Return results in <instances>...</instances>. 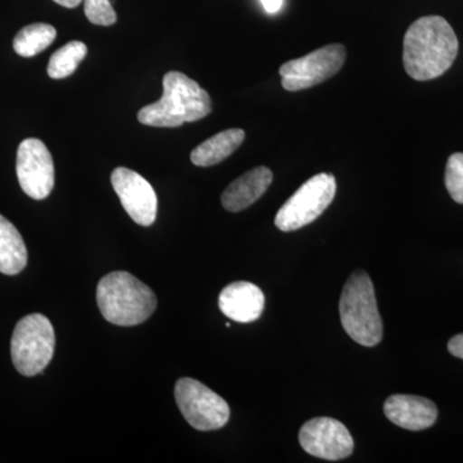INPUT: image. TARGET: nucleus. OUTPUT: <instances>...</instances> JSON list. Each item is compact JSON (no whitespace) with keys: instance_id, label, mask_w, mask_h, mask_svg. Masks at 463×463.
Listing matches in <instances>:
<instances>
[{"instance_id":"obj_1","label":"nucleus","mask_w":463,"mask_h":463,"mask_svg":"<svg viewBox=\"0 0 463 463\" xmlns=\"http://www.w3.org/2000/svg\"><path fill=\"white\" fill-rule=\"evenodd\" d=\"M457 53L458 39L446 18H419L405 33L404 69L414 80H431L443 75L455 62Z\"/></svg>"},{"instance_id":"obj_2","label":"nucleus","mask_w":463,"mask_h":463,"mask_svg":"<svg viewBox=\"0 0 463 463\" xmlns=\"http://www.w3.org/2000/svg\"><path fill=\"white\" fill-rule=\"evenodd\" d=\"M163 85V97L139 109V123L148 127L178 128L199 121L212 112L209 93L183 72H167Z\"/></svg>"},{"instance_id":"obj_3","label":"nucleus","mask_w":463,"mask_h":463,"mask_svg":"<svg viewBox=\"0 0 463 463\" xmlns=\"http://www.w3.org/2000/svg\"><path fill=\"white\" fill-rule=\"evenodd\" d=\"M97 304L106 321L130 327L154 315L156 295L133 274L118 270L103 277L97 286Z\"/></svg>"},{"instance_id":"obj_4","label":"nucleus","mask_w":463,"mask_h":463,"mask_svg":"<svg viewBox=\"0 0 463 463\" xmlns=\"http://www.w3.org/2000/svg\"><path fill=\"white\" fill-rule=\"evenodd\" d=\"M339 310L341 325L355 343L368 347L379 345L383 340V319L373 283L364 270H355L347 279Z\"/></svg>"},{"instance_id":"obj_5","label":"nucleus","mask_w":463,"mask_h":463,"mask_svg":"<svg viewBox=\"0 0 463 463\" xmlns=\"http://www.w3.org/2000/svg\"><path fill=\"white\" fill-rule=\"evenodd\" d=\"M54 347L56 335L50 319L33 313L24 317L14 327L11 340L12 362L23 376H36L51 364Z\"/></svg>"},{"instance_id":"obj_6","label":"nucleus","mask_w":463,"mask_h":463,"mask_svg":"<svg viewBox=\"0 0 463 463\" xmlns=\"http://www.w3.org/2000/svg\"><path fill=\"white\" fill-rule=\"evenodd\" d=\"M336 194V179L321 173L304 183L277 213L274 224L282 232L300 230L313 223L331 205Z\"/></svg>"},{"instance_id":"obj_7","label":"nucleus","mask_w":463,"mask_h":463,"mask_svg":"<svg viewBox=\"0 0 463 463\" xmlns=\"http://www.w3.org/2000/svg\"><path fill=\"white\" fill-rule=\"evenodd\" d=\"M174 394L185 421L196 430H219L230 421V405L200 381L179 379Z\"/></svg>"},{"instance_id":"obj_8","label":"nucleus","mask_w":463,"mask_h":463,"mask_svg":"<svg viewBox=\"0 0 463 463\" xmlns=\"http://www.w3.org/2000/svg\"><path fill=\"white\" fill-rule=\"evenodd\" d=\"M346 50L343 44H330L307 56L283 63L279 69L282 87L288 91L307 90L328 80L343 69Z\"/></svg>"},{"instance_id":"obj_9","label":"nucleus","mask_w":463,"mask_h":463,"mask_svg":"<svg viewBox=\"0 0 463 463\" xmlns=\"http://www.w3.org/2000/svg\"><path fill=\"white\" fill-rule=\"evenodd\" d=\"M16 172L21 188L33 200H44L54 187V164L50 149L41 139L21 142Z\"/></svg>"},{"instance_id":"obj_10","label":"nucleus","mask_w":463,"mask_h":463,"mask_svg":"<svg viewBox=\"0 0 463 463\" xmlns=\"http://www.w3.org/2000/svg\"><path fill=\"white\" fill-rule=\"evenodd\" d=\"M298 441L310 456L327 461H340L354 450V440L346 426L331 417H316L304 423Z\"/></svg>"},{"instance_id":"obj_11","label":"nucleus","mask_w":463,"mask_h":463,"mask_svg":"<svg viewBox=\"0 0 463 463\" xmlns=\"http://www.w3.org/2000/svg\"><path fill=\"white\" fill-rule=\"evenodd\" d=\"M111 183L125 212L137 224L149 227L155 223L156 192L142 175L128 167H116L111 174Z\"/></svg>"},{"instance_id":"obj_12","label":"nucleus","mask_w":463,"mask_h":463,"mask_svg":"<svg viewBox=\"0 0 463 463\" xmlns=\"http://www.w3.org/2000/svg\"><path fill=\"white\" fill-rule=\"evenodd\" d=\"M383 412L399 428L412 431L426 430L438 419L434 402L417 395H392L383 404Z\"/></svg>"},{"instance_id":"obj_13","label":"nucleus","mask_w":463,"mask_h":463,"mask_svg":"<svg viewBox=\"0 0 463 463\" xmlns=\"http://www.w3.org/2000/svg\"><path fill=\"white\" fill-rule=\"evenodd\" d=\"M218 304L228 318L239 323H251L263 315L265 298L254 283L239 281L222 289Z\"/></svg>"},{"instance_id":"obj_14","label":"nucleus","mask_w":463,"mask_h":463,"mask_svg":"<svg viewBox=\"0 0 463 463\" xmlns=\"http://www.w3.org/2000/svg\"><path fill=\"white\" fill-rule=\"evenodd\" d=\"M273 182V173L265 166L254 167L231 183L223 194L222 205L231 213L248 209L267 192Z\"/></svg>"},{"instance_id":"obj_15","label":"nucleus","mask_w":463,"mask_h":463,"mask_svg":"<svg viewBox=\"0 0 463 463\" xmlns=\"http://www.w3.org/2000/svg\"><path fill=\"white\" fill-rule=\"evenodd\" d=\"M245 137V132L237 128L215 134L192 151V164L196 166L207 167L222 163L242 145Z\"/></svg>"},{"instance_id":"obj_16","label":"nucleus","mask_w":463,"mask_h":463,"mask_svg":"<svg viewBox=\"0 0 463 463\" xmlns=\"http://www.w3.org/2000/svg\"><path fill=\"white\" fill-rule=\"evenodd\" d=\"M27 264V249L23 236L8 219L0 215V273L16 276Z\"/></svg>"},{"instance_id":"obj_17","label":"nucleus","mask_w":463,"mask_h":463,"mask_svg":"<svg viewBox=\"0 0 463 463\" xmlns=\"http://www.w3.org/2000/svg\"><path fill=\"white\" fill-rule=\"evenodd\" d=\"M57 32L48 24H33L17 33L14 39V50L21 57H33L47 50L56 39Z\"/></svg>"},{"instance_id":"obj_18","label":"nucleus","mask_w":463,"mask_h":463,"mask_svg":"<svg viewBox=\"0 0 463 463\" xmlns=\"http://www.w3.org/2000/svg\"><path fill=\"white\" fill-rule=\"evenodd\" d=\"M87 53L88 48L84 43L78 41L67 43L52 54L50 65H48V75L52 79H65L74 74Z\"/></svg>"},{"instance_id":"obj_19","label":"nucleus","mask_w":463,"mask_h":463,"mask_svg":"<svg viewBox=\"0 0 463 463\" xmlns=\"http://www.w3.org/2000/svg\"><path fill=\"white\" fill-rule=\"evenodd\" d=\"M446 187L456 203H463V154L457 152L448 158Z\"/></svg>"},{"instance_id":"obj_20","label":"nucleus","mask_w":463,"mask_h":463,"mask_svg":"<svg viewBox=\"0 0 463 463\" xmlns=\"http://www.w3.org/2000/svg\"><path fill=\"white\" fill-rule=\"evenodd\" d=\"M84 12L94 25L111 26L118 20L109 0H85Z\"/></svg>"},{"instance_id":"obj_21","label":"nucleus","mask_w":463,"mask_h":463,"mask_svg":"<svg viewBox=\"0 0 463 463\" xmlns=\"http://www.w3.org/2000/svg\"><path fill=\"white\" fill-rule=\"evenodd\" d=\"M448 350L450 354L455 355L456 358L463 359V334L457 335L452 337L448 343Z\"/></svg>"},{"instance_id":"obj_22","label":"nucleus","mask_w":463,"mask_h":463,"mask_svg":"<svg viewBox=\"0 0 463 463\" xmlns=\"http://www.w3.org/2000/svg\"><path fill=\"white\" fill-rule=\"evenodd\" d=\"M268 14H277L282 7L283 0H260Z\"/></svg>"},{"instance_id":"obj_23","label":"nucleus","mask_w":463,"mask_h":463,"mask_svg":"<svg viewBox=\"0 0 463 463\" xmlns=\"http://www.w3.org/2000/svg\"><path fill=\"white\" fill-rule=\"evenodd\" d=\"M57 5H62V7L66 8H75L80 5L81 0H54Z\"/></svg>"}]
</instances>
